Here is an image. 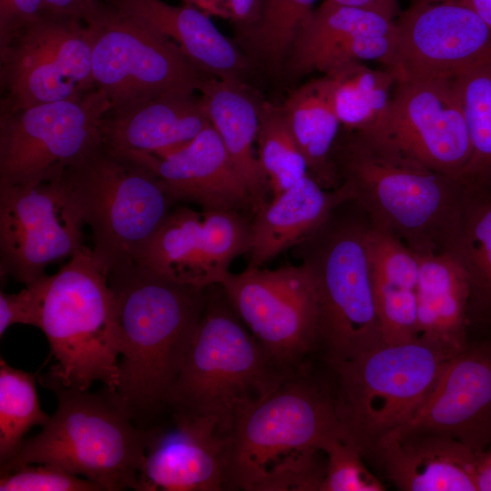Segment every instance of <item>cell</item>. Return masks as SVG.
Instances as JSON below:
<instances>
[{
  "label": "cell",
  "mask_w": 491,
  "mask_h": 491,
  "mask_svg": "<svg viewBox=\"0 0 491 491\" xmlns=\"http://www.w3.org/2000/svg\"><path fill=\"white\" fill-rule=\"evenodd\" d=\"M368 457L404 491H476V453L458 441L435 435L386 436Z\"/></svg>",
  "instance_id": "cell-25"
},
{
  "label": "cell",
  "mask_w": 491,
  "mask_h": 491,
  "mask_svg": "<svg viewBox=\"0 0 491 491\" xmlns=\"http://www.w3.org/2000/svg\"><path fill=\"white\" fill-rule=\"evenodd\" d=\"M430 1H438V0H413V3H418V2H430Z\"/></svg>",
  "instance_id": "cell-45"
},
{
  "label": "cell",
  "mask_w": 491,
  "mask_h": 491,
  "mask_svg": "<svg viewBox=\"0 0 491 491\" xmlns=\"http://www.w3.org/2000/svg\"><path fill=\"white\" fill-rule=\"evenodd\" d=\"M227 301L267 354L296 372L316 347L317 293L309 267H247L228 273L221 285Z\"/></svg>",
  "instance_id": "cell-14"
},
{
  "label": "cell",
  "mask_w": 491,
  "mask_h": 491,
  "mask_svg": "<svg viewBox=\"0 0 491 491\" xmlns=\"http://www.w3.org/2000/svg\"><path fill=\"white\" fill-rule=\"evenodd\" d=\"M353 202L348 185L326 189L309 175L272 197L252 220L247 267H261L318 231L342 205Z\"/></svg>",
  "instance_id": "cell-24"
},
{
  "label": "cell",
  "mask_w": 491,
  "mask_h": 491,
  "mask_svg": "<svg viewBox=\"0 0 491 491\" xmlns=\"http://www.w3.org/2000/svg\"><path fill=\"white\" fill-rule=\"evenodd\" d=\"M416 339L453 356L466 337L471 288L466 271L448 250L418 254Z\"/></svg>",
  "instance_id": "cell-26"
},
{
  "label": "cell",
  "mask_w": 491,
  "mask_h": 491,
  "mask_svg": "<svg viewBox=\"0 0 491 491\" xmlns=\"http://www.w3.org/2000/svg\"><path fill=\"white\" fill-rule=\"evenodd\" d=\"M111 109L95 88L72 100L0 114V185L62 177L103 144V121Z\"/></svg>",
  "instance_id": "cell-12"
},
{
  "label": "cell",
  "mask_w": 491,
  "mask_h": 491,
  "mask_svg": "<svg viewBox=\"0 0 491 491\" xmlns=\"http://www.w3.org/2000/svg\"><path fill=\"white\" fill-rule=\"evenodd\" d=\"M119 376L116 393L141 429L156 426L187 355L208 288L178 284L135 263L108 274Z\"/></svg>",
  "instance_id": "cell-1"
},
{
  "label": "cell",
  "mask_w": 491,
  "mask_h": 491,
  "mask_svg": "<svg viewBox=\"0 0 491 491\" xmlns=\"http://www.w3.org/2000/svg\"><path fill=\"white\" fill-rule=\"evenodd\" d=\"M455 80L471 143L462 182L473 191L491 189V61Z\"/></svg>",
  "instance_id": "cell-32"
},
{
  "label": "cell",
  "mask_w": 491,
  "mask_h": 491,
  "mask_svg": "<svg viewBox=\"0 0 491 491\" xmlns=\"http://www.w3.org/2000/svg\"><path fill=\"white\" fill-rule=\"evenodd\" d=\"M208 16L236 25L238 31L252 25L259 14V0H182Z\"/></svg>",
  "instance_id": "cell-39"
},
{
  "label": "cell",
  "mask_w": 491,
  "mask_h": 491,
  "mask_svg": "<svg viewBox=\"0 0 491 491\" xmlns=\"http://www.w3.org/2000/svg\"><path fill=\"white\" fill-rule=\"evenodd\" d=\"M336 4L350 5L378 13L396 21L400 15L398 0H327Z\"/></svg>",
  "instance_id": "cell-42"
},
{
  "label": "cell",
  "mask_w": 491,
  "mask_h": 491,
  "mask_svg": "<svg viewBox=\"0 0 491 491\" xmlns=\"http://www.w3.org/2000/svg\"><path fill=\"white\" fill-rule=\"evenodd\" d=\"M450 357L415 339L383 344L333 366L334 405L344 437L368 457L416 412Z\"/></svg>",
  "instance_id": "cell-7"
},
{
  "label": "cell",
  "mask_w": 491,
  "mask_h": 491,
  "mask_svg": "<svg viewBox=\"0 0 491 491\" xmlns=\"http://www.w3.org/2000/svg\"><path fill=\"white\" fill-rule=\"evenodd\" d=\"M95 87L119 113L166 93H195L209 75L171 40L99 1L85 21Z\"/></svg>",
  "instance_id": "cell-10"
},
{
  "label": "cell",
  "mask_w": 491,
  "mask_h": 491,
  "mask_svg": "<svg viewBox=\"0 0 491 491\" xmlns=\"http://www.w3.org/2000/svg\"><path fill=\"white\" fill-rule=\"evenodd\" d=\"M323 451L326 456L319 491H383L382 482L364 464L360 450L344 436L331 439Z\"/></svg>",
  "instance_id": "cell-36"
},
{
  "label": "cell",
  "mask_w": 491,
  "mask_h": 491,
  "mask_svg": "<svg viewBox=\"0 0 491 491\" xmlns=\"http://www.w3.org/2000/svg\"><path fill=\"white\" fill-rule=\"evenodd\" d=\"M341 183L348 185L372 225L417 254L448 250L470 190L446 174L342 128L334 150Z\"/></svg>",
  "instance_id": "cell-3"
},
{
  "label": "cell",
  "mask_w": 491,
  "mask_h": 491,
  "mask_svg": "<svg viewBox=\"0 0 491 491\" xmlns=\"http://www.w3.org/2000/svg\"><path fill=\"white\" fill-rule=\"evenodd\" d=\"M37 327L56 364L50 376L65 386L88 390L99 381L116 390L119 351L108 273L84 246L52 276L39 279Z\"/></svg>",
  "instance_id": "cell-6"
},
{
  "label": "cell",
  "mask_w": 491,
  "mask_h": 491,
  "mask_svg": "<svg viewBox=\"0 0 491 491\" xmlns=\"http://www.w3.org/2000/svg\"><path fill=\"white\" fill-rule=\"evenodd\" d=\"M342 128L361 130L386 108L397 83L390 69L352 62L320 77Z\"/></svg>",
  "instance_id": "cell-29"
},
{
  "label": "cell",
  "mask_w": 491,
  "mask_h": 491,
  "mask_svg": "<svg viewBox=\"0 0 491 491\" xmlns=\"http://www.w3.org/2000/svg\"><path fill=\"white\" fill-rule=\"evenodd\" d=\"M356 131L388 150L461 181L471 156L455 78L397 81L380 116Z\"/></svg>",
  "instance_id": "cell-13"
},
{
  "label": "cell",
  "mask_w": 491,
  "mask_h": 491,
  "mask_svg": "<svg viewBox=\"0 0 491 491\" xmlns=\"http://www.w3.org/2000/svg\"><path fill=\"white\" fill-rule=\"evenodd\" d=\"M491 61V27L454 0L412 3L395 21L383 66L397 81L454 79Z\"/></svg>",
  "instance_id": "cell-16"
},
{
  "label": "cell",
  "mask_w": 491,
  "mask_h": 491,
  "mask_svg": "<svg viewBox=\"0 0 491 491\" xmlns=\"http://www.w3.org/2000/svg\"><path fill=\"white\" fill-rule=\"evenodd\" d=\"M198 91L212 126L250 193L256 214L271 199L268 180L255 151L262 100L244 82L212 76L202 82Z\"/></svg>",
  "instance_id": "cell-27"
},
{
  "label": "cell",
  "mask_w": 491,
  "mask_h": 491,
  "mask_svg": "<svg viewBox=\"0 0 491 491\" xmlns=\"http://www.w3.org/2000/svg\"><path fill=\"white\" fill-rule=\"evenodd\" d=\"M395 21L371 10L324 0L300 28L284 69L322 75L352 62H386Z\"/></svg>",
  "instance_id": "cell-20"
},
{
  "label": "cell",
  "mask_w": 491,
  "mask_h": 491,
  "mask_svg": "<svg viewBox=\"0 0 491 491\" xmlns=\"http://www.w3.org/2000/svg\"><path fill=\"white\" fill-rule=\"evenodd\" d=\"M225 443L213 418L172 413L171 426L150 429L136 490L225 489Z\"/></svg>",
  "instance_id": "cell-19"
},
{
  "label": "cell",
  "mask_w": 491,
  "mask_h": 491,
  "mask_svg": "<svg viewBox=\"0 0 491 491\" xmlns=\"http://www.w3.org/2000/svg\"><path fill=\"white\" fill-rule=\"evenodd\" d=\"M118 12L144 24L175 43L209 76L243 82L250 59L197 8L163 0H108Z\"/></svg>",
  "instance_id": "cell-23"
},
{
  "label": "cell",
  "mask_w": 491,
  "mask_h": 491,
  "mask_svg": "<svg viewBox=\"0 0 491 491\" xmlns=\"http://www.w3.org/2000/svg\"><path fill=\"white\" fill-rule=\"evenodd\" d=\"M41 380L55 393L57 408L42 430L0 466V473L45 463L85 476L104 491L136 490L150 429L134 423L115 390L105 386L95 393L78 390L49 374Z\"/></svg>",
  "instance_id": "cell-5"
},
{
  "label": "cell",
  "mask_w": 491,
  "mask_h": 491,
  "mask_svg": "<svg viewBox=\"0 0 491 491\" xmlns=\"http://www.w3.org/2000/svg\"><path fill=\"white\" fill-rule=\"evenodd\" d=\"M316 0H259V14L237 32L246 54L272 72L284 69L294 41Z\"/></svg>",
  "instance_id": "cell-31"
},
{
  "label": "cell",
  "mask_w": 491,
  "mask_h": 491,
  "mask_svg": "<svg viewBox=\"0 0 491 491\" xmlns=\"http://www.w3.org/2000/svg\"><path fill=\"white\" fill-rule=\"evenodd\" d=\"M415 434L448 437L476 454L491 445L490 342L450 357L416 412L386 436Z\"/></svg>",
  "instance_id": "cell-18"
},
{
  "label": "cell",
  "mask_w": 491,
  "mask_h": 491,
  "mask_svg": "<svg viewBox=\"0 0 491 491\" xmlns=\"http://www.w3.org/2000/svg\"><path fill=\"white\" fill-rule=\"evenodd\" d=\"M252 221L233 210L172 208L137 263L178 284L219 286L233 260L249 253Z\"/></svg>",
  "instance_id": "cell-17"
},
{
  "label": "cell",
  "mask_w": 491,
  "mask_h": 491,
  "mask_svg": "<svg viewBox=\"0 0 491 491\" xmlns=\"http://www.w3.org/2000/svg\"><path fill=\"white\" fill-rule=\"evenodd\" d=\"M36 378L0 359V466L17 453L31 427L50 419L40 406Z\"/></svg>",
  "instance_id": "cell-34"
},
{
  "label": "cell",
  "mask_w": 491,
  "mask_h": 491,
  "mask_svg": "<svg viewBox=\"0 0 491 491\" xmlns=\"http://www.w3.org/2000/svg\"><path fill=\"white\" fill-rule=\"evenodd\" d=\"M487 318H488L489 322L491 323V313L488 315Z\"/></svg>",
  "instance_id": "cell-46"
},
{
  "label": "cell",
  "mask_w": 491,
  "mask_h": 491,
  "mask_svg": "<svg viewBox=\"0 0 491 491\" xmlns=\"http://www.w3.org/2000/svg\"><path fill=\"white\" fill-rule=\"evenodd\" d=\"M466 273L469 311L491 313V189L471 191L448 249Z\"/></svg>",
  "instance_id": "cell-30"
},
{
  "label": "cell",
  "mask_w": 491,
  "mask_h": 491,
  "mask_svg": "<svg viewBox=\"0 0 491 491\" xmlns=\"http://www.w3.org/2000/svg\"><path fill=\"white\" fill-rule=\"evenodd\" d=\"M256 142L271 198L309 175L283 105L262 101Z\"/></svg>",
  "instance_id": "cell-33"
},
{
  "label": "cell",
  "mask_w": 491,
  "mask_h": 491,
  "mask_svg": "<svg viewBox=\"0 0 491 491\" xmlns=\"http://www.w3.org/2000/svg\"><path fill=\"white\" fill-rule=\"evenodd\" d=\"M473 9L491 27V0H454Z\"/></svg>",
  "instance_id": "cell-44"
},
{
  "label": "cell",
  "mask_w": 491,
  "mask_h": 491,
  "mask_svg": "<svg viewBox=\"0 0 491 491\" xmlns=\"http://www.w3.org/2000/svg\"><path fill=\"white\" fill-rule=\"evenodd\" d=\"M119 156L151 172L175 203L255 214L250 193L212 125L168 152Z\"/></svg>",
  "instance_id": "cell-21"
},
{
  "label": "cell",
  "mask_w": 491,
  "mask_h": 491,
  "mask_svg": "<svg viewBox=\"0 0 491 491\" xmlns=\"http://www.w3.org/2000/svg\"><path fill=\"white\" fill-rule=\"evenodd\" d=\"M0 491H104L95 482L45 463L28 464L1 474Z\"/></svg>",
  "instance_id": "cell-37"
},
{
  "label": "cell",
  "mask_w": 491,
  "mask_h": 491,
  "mask_svg": "<svg viewBox=\"0 0 491 491\" xmlns=\"http://www.w3.org/2000/svg\"><path fill=\"white\" fill-rule=\"evenodd\" d=\"M80 205L63 175L27 185H0V270L26 285L47 266L71 258L85 245Z\"/></svg>",
  "instance_id": "cell-15"
},
{
  "label": "cell",
  "mask_w": 491,
  "mask_h": 491,
  "mask_svg": "<svg viewBox=\"0 0 491 491\" xmlns=\"http://www.w3.org/2000/svg\"><path fill=\"white\" fill-rule=\"evenodd\" d=\"M211 125L205 104L195 93H166L103 121V146L121 155L162 154L194 139Z\"/></svg>",
  "instance_id": "cell-22"
},
{
  "label": "cell",
  "mask_w": 491,
  "mask_h": 491,
  "mask_svg": "<svg viewBox=\"0 0 491 491\" xmlns=\"http://www.w3.org/2000/svg\"><path fill=\"white\" fill-rule=\"evenodd\" d=\"M283 106L306 161L309 175L326 189L339 187L334 150L342 126L321 78L295 89Z\"/></svg>",
  "instance_id": "cell-28"
},
{
  "label": "cell",
  "mask_w": 491,
  "mask_h": 491,
  "mask_svg": "<svg viewBox=\"0 0 491 491\" xmlns=\"http://www.w3.org/2000/svg\"><path fill=\"white\" fill-rule=\"evenodd\" d=\"M373 289L416 290L419 256L390 232L371 225L364 231Z\"/></svg>",
  "instance_id": "cell-35"
},
{
  "label": "cell",
  "mask_w": 491,
  "mask_h": 491,
  "mask_svg": "<svg viewBox=\"0 0 491 491\" xmlns=\"http://www.w3.org/2000/svg\"><path fill=\"white\" fill-rule=\"evenodd\" d=\"M44 13L45 0H0V40Z\"/></svg>",
  "instance_id": "cell-40"
},
{
  "label": "cell",
  "mask_w": 491,
  "mask_h": 491,
  "mask_svg": "<svg viewBox=\"0 0 491 491\" xmlns=\"http://www.w3.org/2000/svg\"><path fill=\"white\" fill-rule=\"evenodd\" d=\"M40 299L39 279L15 294L0 293V336L15 324L37 327Z\"/></svg>",
  "instance_id": "cell-38"
},
{
  "label": "cell",
  "mask_w": 491,
  "mask_h": 491,
  "mask_svg": "<svg viewBox=\"0 0 491 491\" xmlns=\"http://www.w3.org/2000/svg\"><path fill=\"white\" fill-rule=\"evenodd\" d=\"M0 114L72 100L95 89L85 22L44 13L0 40Z\"/></svg>",
  "instance_id": "cell-11"
},
{
  "label": "cell",
  "mask_w": 491,
  "mask_h": 491,
  "mask_svg": "<svg viewBox=\"0 0 491 491\" xmlns=\"http://www.w3.org/2000/svg\"><path fill=\"white\" fill-rule=\"evenodd\" d=\"M215 286L209 287L167 407L171 413L211 417L227 436L242 416L297 371L267 354Z\"/></svg>",
  "instance_id": "cell-4"
},
{
  "label": "cell",
  "mask_w": 491,
  "mask_h": 491,
  "mask_svg": "<svg viewBox=\"0 0 491 491\" xmlns=\"http://www.w3.org/2000/svg\"><path fill=\"white\" fill-rule=\"evenodd\" d=\"M109 274L137 263L175 203L148 170L103 146L64 175Z\"/></svg>",
  "instance_id": "cell-8"
},
{
  "label": "cell",
  "mask_w": 491,
  "mask_h": 491,
  "mask_svg": "<svg viewBox=\"0 0 491 491\" xmlns=\"http://www.w3.org/2000/svg\"><path fill=\"white\" fill-rule=\"evenodd\" d=\"M344 436L334 397L297 372L248 410L225 443V489L319 490L318 454Z\"/></svg>",
  "instance_id": "cell-2"
},
{
  "label": "cell",
  "mask_w": 491,
  "mask_h": 491,
  "mask_svg": "<svg viewBox=\"0 0 491 491\" xmlns=\"http://www.w3.org/2000/svg\"><path fill=\"white\" fill-rule=\"evenodd\" d=\"M99 0H45V13L85 22L95 10Z\"/></svg>",
  "instance_id": "cell-41"
},
{
  "label": "cell",
  "mask_w": 491,
  "mask_h": 491,
  "mask_svg": "<svg viewBox=\"0 0 491 491\" xmlns=\"http://www.w3.org/2000/svg\"><path fill=\"white\" fill-rule=\"evenodd\" d=\"M323 227V226H322ZM322 227L295 246L317 293V338L333 366L385 344L376 308L364 231L345 224Z\"/></svg>",
  "instance_id": "cell-9"
},
{
  "label": "cell",
  "mask_w": 491,
  "mask_h": 491,
  "mask_svg": "<svg viewBox=\"0 0 491 491\" xmlns=\"http://www.w3.org/2000/svg\"><path fill=\"white\" fill-rule=\"evenodd\" d=\"M474 479L476 491H491V445L476 454Z\"/></svg>",
  "instance_id": "cell-43"
}]
</instances>
